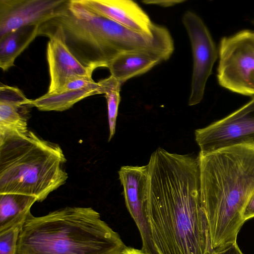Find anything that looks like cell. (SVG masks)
<instances>
[{"instance_id": "cell-3", "label": "cell", "mask_w": 254, "mask_h": 254, "mask_svg": "<svg viewBox=\"0 0 254 254\" xmlns=\"http://www.w3.org/2000/svg\"><path fill=\"white\" fill-rule=\"evenodd\" d=\"M126 247L93 208L67 206L42 216L30 213L16 254H120Z\"/></svg>"}, {"instance_id": "cell-5", "label": "cell", "mask_w": 254, "mask_h": 254, "mask_svg": "<svg viewBox=\"0 0 254 254\" xmlns=\"http://www.w3.org/2000/svg\"><path fill=\"white\" fill-rule=\"evenodd\" d=\"M116 22L98 14L81 0H68L55 16L39 26V32L58 30L72 54L92 70L107 67L117 56Z\"/></svg>"}, {"instance_id": "cell-14", "label": "cell", "mask_w": 254, "mask_h": 254, "mask_svg": "<svg viewBox=\"0 0 254 254\" xmlns=\"http://www.w3.org/2000/svg\"><path fill=\"white\" fill-rule=\"evenodd\" d=\"M163 61L159 56L146 51H133L117 55L108 64L111 76L122 85L130 78L146 73Z\"/></svg>"}, {"instance_id": "cell-18", "label": "cell", "mask_w": 254, "mask_h": 254, "mask_svg": "<svg viewBox=\"0 0 254 254\" xmlns=\"http://www.w3.org/2000/svg\"><path fill=\"white\" fill-rule=\"evenodd\" d=\"M101 94H105L107 100L109 126L110 141L114 136L116 126L118 107L121 101L120 91L122 84L112 76L98 81Z\"/></svg>"}, {"instance_id": "cell-6", "label": "cell", "mask_w": 254, "mask_h": 254, "mask_svg": "<svg viewBox=\"0 0 254 254\" xmlns=\"http://www.w3.org/2000/svg\"><path fill=\"white\" fill-rule=\"evenodd\" d=\"M218 56L219 84L231 92L254 97V31L245 29L223 37Z\"/></svg>"}, {"instance_id": "cell-22", "label": "cell", "mask_w": 254, "mask_h": 254, "mask_svg": "<svg viewBox=\"0 0 254 254\" xmlns=\"http://www.w3.org/2000/svg\"><path fill=\"white\" fill-rule=\"evenodd\" d=\"M184 1V0H147L143 1V2L146 4H155L163 7H170Z\"/></svg>"}, {"instance_id": "cell-25", "label": "cell", "mask_w": 254, "mask_h": 254, "mask_svg": "<svg viewBox=\"0 0 254 254\" xmlns=\"http://www.w3.org/2000/svg\"><path fill=\"white\" fill-rule=\"evenodd\" d=\"M252 23L254 25V20L252 21Z\"/></svg>"}, {"instance_id": "cell-11", "label": "cell", "mask_w": 254, "mask_h": 254, "mask_svg": "<svg viewBox=\"0 0 254 254\" xmlns=\"http://www.w3.org/2000/svg\"><path fill=\"white\" fill-rule=\"evenodd\" d=\"M40 35L50 39L47 48L50 78L47 93L56 92L75 76L92 77L94 70L83 65L72 54L58 30L40 31Z\"/></svg>"}, {"instance_id": "cell-1", "label": "cell", "mask_w": 254, "mask_h": 254, "mask_svg": "<svg viewBox=\"0 0 254 254\" xmlns=\"http://www.w3.org/2000/svg\"><path fill=\"white\" fill-rule=\"evenodd\" d=\"M147 165L149 193L145 215L157 254H211L198 157L158 148Z\"/></svg>"}, {"instance_id": "cell-21", "label": "cell", "mask_w": 254, "mask_h": 254, "mask_svg": "<svg viewBox=\"0 0 254 254\" xmlns=\"http://www.w3.org/2000/svg\"><path fill=\"white\" fill-rule=\"evenodd\" d=\"M211 254H243L237 242L224 245L214 249Z\"/></svg>"}, {"instance_id": "cell-17", "label": "cell", "mask_w": 254, "mask_h": 254, "mask_svg": "<svg viewBox=\"0 0 254 254\" xmlns=\"http://www.w3.org/2000/svg\"><path fill=\"white\" fill-rule=\"evenodd\" d=\"M96 94H101L99 82L79 89L59 93H47L31 100V104L40 111L61 112L68 110L80 100Z\"/></svg>"}, {"instance_id": "cell-12", "label": "cell", "mask_w": 254, "mask_h": 254, "mask_svg": "<svg viewBox=\"0 0 254 254\" xmlns=\"http://www.w3.org/2000/svg\"><path fill=\"white\" fill-rule=\"evenodd\" d=\"M102 16L130 29L152 35L162 25L154 23L148 15L131 0H81Z\"/></svg>"}, {"instance_id": "cell-2", "label": "cell", "mask_w": 254, "mask_h": 254, "mask_svg": "<svg viewBox=\"0 0 254 254\" xmlns=\"http://www.w3.org/2000/svg\"><path fill=\"white\" fill-rule=\"evenodd\" d=\"M201 200L212 248L237 242L254 193V141L199 153Z\"/></svg>"}, {"instance_id": "cell-4", "label": "cell", "mask_w": 254, "mask_h": 254, "mask_svg": "<svg viewBox=\"0 0 254 254\" xmlns=\"http://www.w3.org/2000/svg\"><path fill=\"white\" fill-rule=\"evenodd\" d=\"M66 162L59 144L31 130L0 139V194H25L42 202L65 183Z\"/></svg>"}, {"instance_id": "cell-13", "label": "cell", "mask_w": 254, "mask_h": 254, "mask_svg": "<svg viewBox=\"0 0 254 254\" xmlns=\"http://www.w3.org/2000/svg\"><path fill=\"white\" fill-rule=\"evenodd\" d=\"M31 102L19 88L0 84V139L28 132Z\"/></svg>"}, {"instance_id": "cell-16", "label": "cell", "mask_w": 254, "mask_h": 254, "mask_svg": "<svg viewBox=\"0 0 254 254\" xmlns=\"http://www.w3.org/2000/svg\"><path fill=\"white\" fill-rule=\"evenodd\" d=\"M37 201L32 196L13 193L0 194V232L22 224Z\"/></svg>"}, {"instance_id": "cell-20", "label": "cell", "mask_w": 254, "mask_h": 254, "mask_svg": "<svg viewBox=\"0 0 254 254\" xmlns=\"http://www.w3.org/2000/svg\"><path fill=\"white\" fill-rule=\"evenodd\" d=\"M95 82L92 77L75 76L70 79L62 88L55 93L83 88Z\"/></svg>"}, {"instance_id": "cell-15", "label": "cell", "mask_w": 254, "mask_h": 254, "mask_svg": "<svg viewBox=\"0 0 254 254\" xmlns=\"http://www.w3.org/2000/svg\"><path fill=\"white\" fill-rule=\"evenodd\" d=\"M39 25L20 27L0 37V67L6 71L18 56L39 36Z\"/></svg>"}, {"instance_id": "cell-8", "label": "cell", "mask_w": 254, "mask_h": 254, "mask_svg": "<svg viewBox=\"0 0 254 254\" xmlns=\"http://www.w3.org/2000/svg\"><path fill=\"white\" fill-rule=\"evenodd\" d=\"M199 153L254 141V97L226 117L195 131Z\"/></svg>"}, {"instance_id": "cell-19", "label": "cell", "mask_w": 254, "mask_h": 254, "mask_svg": "<svg viewBox=\"0 0 254 254\" xmlns=\"http://www.w3.org/2000/svg\"><path fill=\"white\" fill-rule=\"evenodd\" d=\"M23 224L0 232V254H16L18 240Z\"/></svg>"}, {"instance_id": "cell-7", "label": "cell", "mask_w": 254, "mask_h": 254, "mask_svg": "<svg viewBox=\"0 0 254 254\" xmlns=\"http://www.w3.org/2000/svg\"><path fill=\"white\" fill-rule=\"evenodd\" d=\"M190 42L193 69L189 105L199 103L204 96L207 81L212 74L218 52L212 36L202 19L195 12L188 10L182 18Z\"/></svg>"}, {"instance_id": "cell-9", "label": "cell", "mask_w": 254, "mask_h": 254, "mask_svg": "<svg viewBox=\"0 0 254 254\" xmlns=\"http://www.w3.org/2000/svg\"><path fill=\"white\" fill-rule=\"evenodd\" d=\"M123 187L127 208L139 231L141 249L147 254H158L153 245L145 215L149 198V174L148 165L123 166L118 172Z\"/></svg>"}, {"instance_id": "cell-10", "label": "cell", "mask_w": 254, "mask_h": 254, "mask_svg": "<svg viewBox=\"0 0 254 254\" xmlns=\"http://www.w3.org/2000/svg\"><path fill=\"white\" fill-rule=\"evenodd\" d=\"M68 0H0V37L20 27L40 25L57 15Z\"/></svg>"}, {"instance_id": "cell-23", "label": "cell", "mask_w": 254, "mask_h": 254, "mask_svg": "<svg viewBox=\"0 0 254 254\" xmlns=\"http://www.w3.org/2000/svg\"><path fill=\"white\" fill-rule=\"evenodd\" d=\"M253 217H254V193L249 200L243 214V219L245 221Z\"/></svg>"}, {"instance_id": "cell-24", "label": "cell", "mask_w": 254, "mask_h": 254, "mask_svg": "<svg viewBox=\"0 0 254 254\" xmlns=\"http://www.w3.org/2000/svg\"><path fill=\"white\" fill-rule=\"evenodd\" d=\"M120 254H147L141 249H137L133 247H126Z\"/></svg>"}]
</instances>
